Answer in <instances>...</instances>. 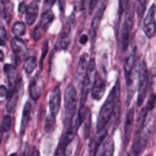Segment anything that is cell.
Returning a JSON list of instances; mask_svg holds the SVG:
<instances>
[{
    "mask_svg": "<svg viewBox=\"0 0 156 156\" xmlns=\"http://www.w3.org/2000/svg\"><path fill=\"white\" fill-rule=\"evenodd\" d=\"M23 82L21 77H19L17 80L15 87L9 91L8 94L7 98L8 102L6 105V111L9 113H12L15 109L18 101L20 96L23 93Z\"/></svg>",
    "mask_w": 156,
    "mask_h": 156,
    "instance_id": "30bf717a",
    "label": "cell"
},
{
    "mask_svg": "<svg viewBox=\"0 0 156 156\" xmlns=\"http://www.w3.org/2000/svg\"><path fill=\"white\" fill-rule=\"evenodd\" d=\"M0 38L3 40L7 38V33H6L5 29L2 27H0Z\"/></svg>",
    "mask_w": 156,
    "mask_h": 156,
    "instance_id": "f35d334b",
    "label": "cell"
},
{
    "mask_svg": "<svg viewBox=\"0 0 156 156\" xmlns=\"http://www.w3.org/2000/svg\"><path fill=\"white\" fill-rule=\"evenodd\" d=\"M155 12L156 6L155 4L152 5L149 10L148 11L147 15L143 21V29L145 34L149 38H152L155 35L156 25H155Z\"/></svg>",
    "mask_w": 156,
    "mask_h": 156,
    "instance_id": "7c38bea8",
    "label": "cell"
},
{
    "mask_svg": "<svg viewBox=\"0 0 156 156\" xmlns=\"http://www.w3.org/2000/svg\"><path fill=\"white\" fill-rule=\"evenodd\" d=\"M12 10H13V5H12V3L9 2V4H8L5 7L4 12H3L4 17L5 18L6 21H7V22H9L11 18H12Z\"/></svg>",
    "mask_w": 156,
    "mask_h": 156,
    "instance_id": "f546056e",
    "label": "cell"
},
{
    "mask_svg": "<svg viewBox=\"0 0 156 156\" xmlns=\"http://www.w3.org/2000/svg\"><path fill=\"white\" fill-rule=\"evenodd\" d=\"M139 86L138 96H137V107L142 106L146 98L147 93L148 83H149V73L145 60H142L139 64Z\"/></svg>",
    "mask_w": 156,
    "mask_h": 156,
    "instance_id": "8992f818",
    "label": "cell"
},
{
    "mask_svg": "<svg viewBox=\"0 0 156 156\" xmlns=\"http://www.w3.org/2000/svg\"><path fill=\"white\" fill-rule=\"evenodd\" d=\"M26 10H27V6H26L25 3L24 2H21L18 5V12L20 14H24L26 12Z\"/></svg>",
    "mask_w": 156,
    "mask_h": 156,
    "instance_id": "8d00e7d4",
    "label": "cell"
},
{
    "mask_svg": "<svg viewBox=\"0 0 156 156\" xmlns=\"http://www.w3.org/2000/svg\"><path fill=\"white\" fill-rule=\"evenodd\" d=\"M5 44V42L4 40L0 38V46H4Z\"/></svg>",
    "mask_w": 156,
    "mask_h": 156,
    "instance_id": "7dc6e473",
    "label": "cell"
},
{
    "mask_svg": "<svg viewBox=\"0 0 156 156\" xmlns=\"http://www.w3.org/2000/svg\"><path fill=\"white\" fill-rule=\"evenodd\" d=\"M3 131L0 129V145H1L2 141V138H3Z\"/></svg>",
    "mask_w": 156,
    "mask_h": 156,
    "instance_id": "bcb514c9",
    "label": "cell"
},
{
    "mask_svg": "<svg viewBox=\"0 0 156 156\" xmlns=\"http://www.w3.org/2000/svg\"><path fill=\"white\" fill-rule=\"evenodd\" d=\"M120 91V81L117 79V82L111 90L109 95L105 100L103 106L101 107L98 117L97 121V133H101L106 129L108 123L114 115L116 105L118 101L119 95Z\"/></svg>",
    "mask_w": 156,
    "mask_h": 156,
    "instance_id": "6da1fadb",
    "label": "cell"
},
{
    "mask_svg": "<svg viewBox=\"0 0 156 156\" xmlns=\"http://www.w3.org/2000/svg\"><path fill=\"white\" fill-rule=\"evenodd\" d=\"M61 105V92L59 86H56L50 94L49 98V108L50 114L56 117L59 111Z\"/></svg>",
    "mask_w": 156,
    "mask_h": 156,
    "instance_id": "5bb4252c",
    "label": "cell"
},
{
    "mask_svg": "<svg viewBox=\"0 0 156 156\" xmlns=\"http://www.w3.org/2000/svg\"><path fill=\"white\" fill-rule=\"evenodd\" d=\"M54 156H66V154L65 151H63L62 149H59V147H57L56 149V152H55Z\"/></svg>",
    "mask_w": 156,
    "mask_h": 156,
    "instance_id": "ab89813d",
    "label": "cell"
},
{
    "mask_svg": "<svg viewBox=\"0 0 156 156\" xmlns=\"http://www.w3.org/2000/svg\"><path fill=\"white\" fill-rule=\"evenodd\" d=\"M134 13L133 5L129 2L126 11H125V18L120 30V46L122 52L124 53L128 49L130 40V33L133 27Z\"/></svg>",
    "mask_w": 156,
    "mask_h": 156,
    "instance_id": "3957f363",
    "label": "cell"
},
{
    "mask_svg": "<svg viewBox=\"0 0 156 156\" xmlns=\"http://www.w3.org/2000/svg\"><path fill=\"white\" fill-rule=\"evenodd\" d=\"M48 45H49V44H48V42H47V41L45 42V44H44V48H43L42 56H41V61H40V65H41V69L43 68V62H44V58H45L46 55H47V52H48Z\"/></svg>",
    "mask_w": 156,
    "mask_h": 156,
    "instance_id": "d6a6232c",
    "label": "cell"
},
{
    "mask_svg": "<svg viewBox=\"0 0 156 156\" xmlns=\"http://www.w3.org/2000/svg\"><path fill=\"white\" fill-rule=\"evenodd\" d=\"M4 72L7 76L9 88H10V90L12 89L15 87L17 80H18L16 69L13 66L10 65V64H5L4 66Z\"/></svg>",
    "mask_w": 156,
    "mask_h": 156,
    "instance_id": "ffe728a7",
    "label": "cell"
},
{
    "mask_svg": "<svg viewBox=\"0 0 156 156\" xmlns=\"http://www.w3.org/2000/svg\"><path fill=\"white\" fill-rule=\"evenodd\" d=\"M91 115L89 114L86 119L84 120L83 123L85 124L84 126V137L85 139H88L90 135V131H91ZM82 123V124H83Z\"/></svg>",
    "mask_w": 156,
    "mask_h": 156,
    "instance_id": "f1b7e54d",
    "label": "cell"
},
{
    "mask_svg": "<svg viewBox=\"0 0 156 156\" xmlns=\"http://www.w3.org/2000/svg\"><path fill=\"white\" fill-rule=\"evenodd\" d=\"M11 48L16 59L21 60L27 53V45L24 41L18 37H15L11 41Z\"/></svg>",
    "mask_w": 156,
    "mask_h": 156,
    "instance_id": "2e32d148",
    "label": "cell"
},
{
    "mask_svg": "<svg viewBox=\"0 0 156 156\" xmlns=\"http://www.w3.org/2000/svg\"><path fill=\"white\" fill-rule=\"evenodd\" d=\"M56 2V0H45L44 2V11L50 10V9L53 7V5L55 4V2Z\"/></svg>",
    "mask_w": 156,
    "mask_h": 156,
    "instance_id": "e575fe53",
    "label": "cell"
},
{
    "mask_svg": "<svg viewBox=\"0 0 156 156\" xmlns=\"http://www.w3.org/2000/svg\"><path fill=\"white\" fill-rule=\"evenodd\" d=\"M32 155L33 156H39V152L37 151V149L35 147L33 148V151H32Z\"/></svg>",
    "mask_w": 156,
    "mask_h": 156,
    "instance_id": "ee69618b",
    "label": "cell"
},
{
    "mask_svg": "<svg viewBox=\"0 0 156 156\" xmlns=\"http://www.w3.org/2000/svg\"><path fill=\"white\" fill-rule=\"evenodd\" d=\"M9 156H17V155L15 153H13V154H12V155H10Z\"/></svg>",
    "mask_w": 156,
    "mask_h": 156,
    "instance_id": "681fc988",
    "label": "cell"
},
{
    "mask_svg": "<svg viewBox=\"0 0 156 156\" xmlns=\"http://www.w3.org/2000/svg\"><path fill=\"white\" fill-rule=\"evenodd\" d=\"M81 126H82V123H81V121L77 114L73 117L70 123H69L68 128H67L66 131L64 133L63 135L62 136V138H61L59 146H58V147L65 151L66 153L68 146L74 140L75 136L77 134L78 129Z\"/></svg>",
    "mask_w": 156,
    "mask_h": 156,
    "instance_id": "52a82bcc",
    "label": "cell"
},
{
    "mask_svg": "<svg viewBox=\"0 0 156 156\" xmlns=\"http://www.w3.org/2000/svg\"><path fill=\"white\" fill-rule=\"evenodd\" d=\"M98 1V0H89V9H90V12H92L93 10L95 8L96 5H97Z\"/></svg>",
    "mask_w": 156,
    "mask_h": 156,
    "instance_id": "74e56055",
    "label": "cell"
},
{
    "mask_svg": "<svg viewBox=\"0 0 156 156\" xmlns=\"http://www.w3.org/2000/svg\"><path fill=\"white\" fill-rule=\"evenodd\" d=\"M56 117L52 114L49 115L47 117L45 121V124H44V130L47 133H52L56 128Z\"/></svg>",
    "mask_w": 156,
    "mask_h": 156,
    "instance_id": "cb8c5ba5",
    "label": "cell"
},
{
    "mask_svg": "<svg viewBox=\"0 0 156 156\" xmlns=\"http://www.w3.org/2000/svg\"><path fill=\"white\" fill-rule=\"evenodd\" d=\"M136 13L138 15L139 21H140L144 15L145 11H146L147 0H136Z\"/></svg>",
    "mask_w": 156,
    "mask_h": 156,
    "instance_id": "484cf974",
    "label": "cell"
},
{
    "mask_svg": "<svg viewBox=\"0 0 156 156\" xmlns=\"http://www.w3.org/2000/svg\"><path fill=\"white\" fill-rule=\"evenodd\" d=\"M88 55L86 53H84L79 58L78 66L75 72V81L78 83H82V82H83L88 68Z\"/></svg>",
    "mask_w": 156,
    "mask_h": 156,
    "instance_id": "9a60e30c",
    "label": "cell"
},
{
    "mask_svg": "<svg viewBox=\"0 0 156 156\" xmlns=\"http://www.w3.org/2000/svg\"><path fill=\"white\" fill-rule=\"evenodd\" d=\"M3 59H4V53H3V52L0 50V62L3 61Z\"/></svg>",
    "mask_w": 156,
    "mask_h": 156,
    "instance_id": "f6af8a7d",
    "label": "cell"
},
{
    "mask_svg": "<svg viewBox=\"0 0 156 156\" xmlns=\"http://www.w3.org/2000/svg\"><path fill=\"white\" fill-rule=\"evenodd\" d=\"M38 10H39V5L36 2L33 1V2L27 7L25 12V21L28 25H32L36 21Z\"/></svg>",
    "mask_w": 156,
    "mask_h": 156,
    "instance_id": "ac0fdd59",
    "label": "cell"
},
{
    "mask_svg": "<svg viewBox=\"0 0 156 156\" xmlns=\"http://www.w3.org/2000/svg\"><path fill=\"white\" fill-rule=\"evenodd\" d=\"M34 2H39L40 1H41V0H33Z\"/></svg>",
    "mask_w": 156,
    "mask_h": 156,
    "instance_id": "f907efd6",
    "label": "cell"
},
{
    "mask_svg": "<svg viewBox=\"0 0 156 156\" xmlns=\"http://www.w3.org/2000/svg\"><path fill=\"white\" fill-rule=\"evenodd\" d=\"M129 0H119V15L121 16L125 12L128 5L129 3Z\"/></svg>",
    "mask_w": 156,
    "mask_h": 156,
    "instance_id": "1f68e13d",
    "label": "cell"
},
{
    "mask_svg": "<svg viewBox=\"0 0 156 156\" xmlns=\"http://www.w3.org/2000/svg\"><path fill=\"white\" fill-rule=\"evenodd\" d=\"M20 156H30V152H29V149L27 145H25V147H24V149L22 150Z\"/></svg>",
    "mask_w": 156,
    "mask_h": 156,
    "instance_id": "b9f144b4",
    "label": "cell"
},
{
    "mask_svg": "<svg viewBox=\"0 0 156 156\" xmlns=\"http://www.w3.org/2000/svg\"><path fill=\"white\" fill-rule=\"evenodd\" d=\"M146 156H152V153H148Z\"/></svg>",
    "mask_w": 156,
    "mask_h": 156,
    "instance_id": "c3c4849f",
    "label": "cell"
},
{
    "mask_svg": "<svg viewBox=\"0 0 156 156\" xmlns=\"http://www.w3.org/2000/svg\"><path fill=\"white\" fill-rule=\"evenodd\" d=\"M65 102V115H64V123L69 125L72 119L76 115V105H77V93L74 85L69 84L66 87L64 95Z\"/></svg>",
    "mask_w": 156,
    "mask_h": 156,
    "instance_id": "277c9868",
    "label": "cell"
},
{
    "mask_svg": "<svg viewBox=\"0 0 156 156\" xmlns=\"http://www.w3.org/2000/svg\"><path fill=\"white\" fill-rule=\"evenodd\" d=\"M114 142L112 139H108L102 144L98 156H114Z\"/></svg>",
    "mask_w": 156,
    "mask_h": 156,
    "instance_id": "44dd1931",
    "label": "cell"
},
{
    "mask_svg": "<svg viewBox=\"0 0 156 156\" xmlns=\"http://www.w3.org/2000/svg\"><path fill=\"white\" fill-rule=\"evenodd\" d=\"M107 5H108V0H102L100 5L98 6V9L97 12H96L95 15H94L92 18L91 28H90V34H91V37L92 41H94V38L96 37L99 25L101 24V21L102 17H103L105 11L106 9Z\"/></svg>",
    "mask_w": 156,
    "mask_h": 156,
    "instance_id": "4fadbf2b",
    "label": "cell"
},
{
    "mask_svg": "<svg viewBox=\"0 0 156 156\" xmlns=\"http://www.w3.org/2000/svg\"><path fill=\"white\" fill-rule=\"evenodd\" d=\"M85 0H75V9L78 12H80L84 9Z\"/></svg>",
    "mask_w": 156,
    "mask_h": 156,
    "instance_id": "836d02e7",
    "label": "cell"
},
{
    "mask_svg": "<svg viewBox=\"0 0 156 156\" xmlns=\"http://www.w3.org/2000/svg\"><path fill=\"white\" fill-rule=\"evenodd\" d=\"M58 2H59V7L61 12H63L66 6V0H58Z\"/></svg>",
    "mask_w": 156,
    "mask_h": 156,
    "instance_id": "60d3db41",
    "label": "cell"
},
{
    "mask_svg": "<svg viewBox=\"0 0 156 156\" xmlns=\"http://www.w3.org/2000/svg\"><path fill=\"white\" fill-rule=\"evenodd\" d=\"M46 31H47V29H45L41 24H38L34 29L33 33H32V37L35 41H38L42 37L43 35L46 33Z\"/></svg>",
    "mask_w": 156,
    "mask_h": 156,
    "instance_id": "4316f807",
    "label": "cell"
},
{
    "mask_svg": "<svg viewBox=\"0 0 156 156\" xmlns=\"http://www.w3.org/2000/svg\"><path fill=\"white\" fill-rule=\"evenodd\" d=\"M134 123V109L130 108L126 114V122L124 127V144L126 146L130 140L132 136L133 129Z\"/></svg>",
    "mask_w": 156,
    "mask_h": 156,
    "instance_id": "e0dca14e",
    "label": "cell"
},
{
    "mask_svg": "<svg viewBox=\"0 0 156 156\" xmlns=\"http://www.w3.org/2000/svg\"><path fill=\"white\" fill-rule=\"evenodd\" d=\"M74 22V15H72L67 20L65 27H63L62 31L59 33V37H58L57 41L56 43V46H55L56 50H62L68 48L70 42H71V31Z\"/></svg>",
    "mask_w": 156,
    "mask_h": 156,
    "instance_id": "9c48e42d",
    "label": "cell"
},
{
    "mask_svg": "<svg viewBox=\"0 0 156 156\" xmlns=\"http://www.w3.org/2000/svg\"><path fill=\"white\" fill-rule=\"evenodd\" d=\"M107 87V73L105 67H101L96 73L94 84L91 88V97L94 100H101L105 93Z\"/></svg>",
    "mask_w": 156,
    "mask_h": 156,
    "instance_id": "ba28073f",
    "label": "cell"
},
{
    "mask_svg": "<svg viewBox=\"0 0 156 156\" xmlns=\"http://www.w3.org/2000/svg\"><path fill=\"white\" fill-rule=\"evenodd\" d=\"M96 62L94 58L91 59L88 62V68H87L86 74L83 80V85H82V94H81V100L80 104L81 106H83L85 105L87 99H88V94L90 91L91 90L94 84V79L96 76Z\"/></svg>",
    "mask_w": 156,
    "mask_h": 156,
    "instance_id": "5b68a950",
    "label": "cell"
},
{
    "mask_svg": "<svg viewBox=\"0 0 156 156\" xmlns=\"http://www.w3.org/2000/svg\"><path fill=\"white\" fill-rule=\"evenodd\" d=\"M155 125V117L153 115L146 119L144 124L138 127L133 143L127 156H139L146 147L154 130Z\"/></svg>",
    "mask_w": 156,
    "mask_h": 156,
    "instance_id": "7a4b0ae2",
    "label": "cell"
},
{
    "mask_svg": "<svg viewBox=\"0 0 156 156\" xmlns=\"http://www.w3.org/2000/svg\"><path fill=\"white\" fill-rule=\"evenodd\" d=\"M12 32L17 37L23 36L26 33L25 24L23 22H16L12 27Z\"/></svg>",
    "mask_w": 156,
    "mask_h": 156,
    "instance_id": "d4e9b609",
    "label": "cell"
},
{
    "mask_svg": "<svg viewBox=\"0 0 156 156\" xmlns=\"http://www.w3.org/2000/svg\"><path fill=\"white\" fill-rule=\"evenodd\" d=\"M44 89V77L40 72H38L31 79L29 85V94L33 101H36L42 94Z\"/></svg>",
    "mask_w": 156,
    "mask_h": 156,
    "instance_id": "8fae6325",
    "label": "cell"
},
{
    "mask_svg": "<svg viewBox=\"0 0 156 156\" xmlns=\"http://www.w3.org/2000/svg\"><path fill=\"white\" fill-rule=\"evenodd\" d=\"M12 126V117L9 115L4 116L2 120L0 129L4 133H7L10 130Z\"/></svg>",
    "mask_w": 156,
    "mask_h": 156,
    "instance_id": "83f0119b",
    "label": "cell"
},
{
    "mask_svg": "<svg viewBox=\"0 0 156 156\" xmlns=\"http://www.w3.org/2000/svg\"><path fill=\"white\" fill-rule=\"evenodd\" d=\"M30 112H31V104L29 101H27L24 105V110H23L22 118L21 122V128H20V134L24 135L25 133L26 128H27L28 122L30 120Z\"/></svg>",
    "mask_w": 156,
    "mask_h": 156,
    "instance_id": "d6986e66",
    "label": "cell"
},
{
    "mask_svg": "<svg viewBox=\"0 0 156 156\" xmlns=\"http://www.w3.org/2000/svg\"><path fill=\"white\" fill-rule=\"evenodd\" d=\"M37 66V60L34 56H29L25 59L23 69L27 74H30L34 72Z\"/></svg>",
    "mask_w": 156,
    "mask_h": 156,
    "instance_id": "603a6c76",
    "label": "cell"
},
{
    "mask_svg": "<svg viewBox=\"0 0 156 156\" xmlns=\"http://www.w3.org/2000/svg\"><path fill=\"white\" fill-rule=\"evenodd\" d=\"M156 104V95L155 94H151L150 96H149V99L147 101V103H146V105L145 107L146 108V109L149 111H152L154 109Z\"/></svg>",
    "mask_w": 156,
    "mask_h": 156,
    "instance_id": "4dcf8cb0",
    "label": "cell"
},
{
    "mask_svg": "<svg viewBox=\"0 0 156 156\" xmlns=\"http://www.w3.org/2000/svg\"><path fill=\"white\" fill-rule=\"evenodd\" d=\"M88 36L85 34H83L81 36L80 39H79V43H80L81 44H85L87 43V41H88Z\"/></svg>",
    "mask_w": 156,
    "mask_h": 156,
    "instance_id": "7bdbcfd3",
    "label": "cell"
},
{
    "mask_svg": "<svg viewBox=\"0 0 156 156\" xmlns=\"http://www.w3.org/2000/svg\"><path fill=\"white\" fill-rule=\"evenodd\" d=\"M8 90L4 85H0V98H4L8 96Z\"/></svg>",
    "mask_w": 156,
    "mask_h": 156,
    "instance_id": "d590c367",
    "label": "cell"
},
{
    "mask_svg": "<svg viewBox=\"0 0 156 156\" xmlns=\"http://www.w3.org/2000/svg\"><path fill=\"white\" fill-rule=\"evenodd\" d=\"M53 19H54V15H53V12L51 10H45L41 15L39 24H41L42 27L47 30L50 24L53 22Z\"/></svg>",
    "mask_w": 156,
    "mask_h": 156,
    "instance_id": "7402d4cb",
    "label": "cell"
}]
</instances>
